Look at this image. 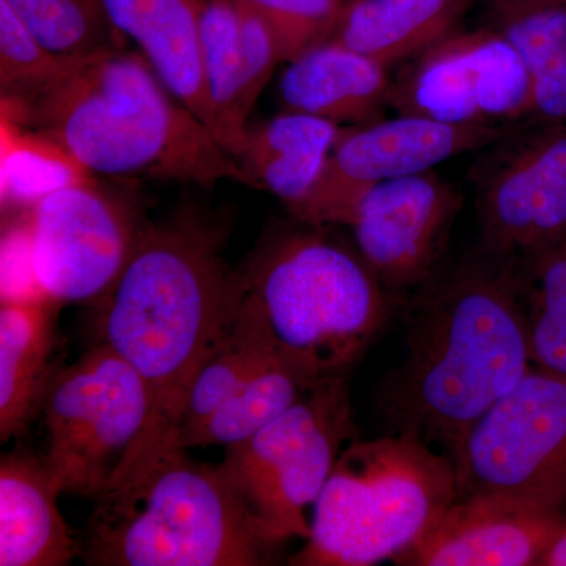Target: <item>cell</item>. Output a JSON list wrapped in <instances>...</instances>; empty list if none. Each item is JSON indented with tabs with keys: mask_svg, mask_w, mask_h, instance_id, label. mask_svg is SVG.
<instances>
[{
	"mask_svg": "<svg viewBox=\"0 0 566 566\" xmlns=\"http://www.w3.org/2000/svg\"><path fill=\"white\" fill-rule=\"evenodd\" d=\"M415 296L403 360L376 403L389 433L419 436L452 458L476 420L532 370L520 263L482 248Z\"/></svg>",
	"mask_w": 566,
	"mask_h": 566,
	"instance_id": "1",
	"label": "cell"
},
{
	"mask_svg": "<svg viewBox=\"0 0 566 566\" xmlns=\"http://www.w3.org/2000/svg\"><path fill=\"white\" fill-rule=\"evenodd\" d=\"M233 282L208 230L170 223L140 229L122 273L93 301L96 342L150 390V422L126 463L177 442L186 392L226 324Z\"/></svg>",
	"mask_w": 566,
	"mask_h": 566,
	"instance_id": "2",
	"label": "cell"
},
{
	"mask_svg": "<svg viewBox=\"0 0 566 566\" xmlns=\"http://www.w3.org/2000/svg\"><path fill=\"white\" fill-rule=\"evenodd\" d=\"M2 115L59 142L92 174L147 175L205 188L245 182L237 159L140 52H99L31 102L2 103Z\"/></svg>",
	"mask_w": 566,
	"mask_h": 566,
	"instance_id": "3",
	"label": "cell"
},
{
	"mask_svg": "<svg viewBox=\"0 0 566 566\" xmlns=\"http://www.w3.org/2000/svg\"><path fill=\"white\" fill-rule=\"evenodd\" d=\"M80 546L98 566H262L283 545L218 465L196 463L172 441L123 465L93 499Z\"/></svg>",
	"mask_w": 566,
	"mask_h": 566,
	"instance_id": "4",
	"label": "cell"
},
{
	"mask_svg": "<svg viewBox=\"0 0 566 566\" xmlns=\"http://www.w3.org/2000/svg\"><path fill=\"white\" fill-rule=\"evenodd\" d=\"M324 229L303 223L268 238L234 271L233 285L238 311L275 352L318 378L348 374L406 304L357 248Z\"/></svg>",
	"mask_w": 566,
	"mask_h": 566,
	"instance_id": "5",
	"label": "cell"
},
{
	"mask_svg": "<svg viewBox=\"0 0 566 566\" xmlns=\"http://www.w3.org/2000/svg\"><path fill=\"white\" fill-rule=\"evenodd\" d=\"M452 458L412 433L352 441L316 499L293 566H371L400 557L457 501Z\"/></svg>",
	"mask_w": 566,
	"mask_h": 566,
	"instance_id": "6",
	"label": "cell"
},
{
	"mask_svg": "<svg viewBox=\"0 0 566 566\" xmlns=\"http://www.w3.org/2000/svg\"><path fill=\"white\" fill-rule=\"evenodd\" d=\"M348 374L318 379L283 415L227 447L218 464L274 542L307 539V509L354 441Z\"/></svg>",
	"mask_w": 566,
	"mask_h": 566,
	"instance_id": "7",
	"label": "cell"
},
{
	"mask_svg": "<svg viewBox=\"0 0 566 566\" xmlns=\"http://www.w3.org/2000/svg\"><path fill=\"white\" fill-rule=\"evenodd\" d=\"M41 406L44 465L62 493L92 501L139 444L151 415L144 379L102 342L52 376Z\"/></svg>",
	"mask_w": 566,
	"mask_h": 566,
	"instance_id": "8",
	"label": "cell"
},
{
	"mask_svg": "<svg viewBox=\"0 0 566 566\" xmlns=\"http://www.w3.org/2000/svg\"><path fill=\"white\" fill-rule=\"evenodd\" d=\"M452 460L457 499L497 495L566 515V379L532 367Z\"/></svg>",
	"mask_w": 566,
	"mask_h": 566,
	"instance_id": "9",
	"label": "cell"
},
{
	"mask_svg": "<svg viewBox=\"0 0 566 566\" xmlns=\"http://www.w3.org/2000/svg\"><path fill=\"white\" fill-rule=\"evenodd\" d=\"M509 134L505 125H450L406 114L344 126L314 188L290 212L308 226H349L375 186L428 172Z\"/></svg>",
	"mask_w": 566,
	"mask_h": 566,
	"instance_id": "10",
	"label": "cell"
},
{
	"mask_svg": "<svg viewBox=\"0 0 566 566\" xmlns=\"http://www.w3.org/2000/svg\"><path fill=\"white\" fill-rule=\"evenodd\" d=\"M387 104L450 125H505L531 117V80L497 28L453 32L417 55Z\"/></svg>",
	"mask_w": 566,
	"mask_h": 566,
	"instance_id": "11",
	"label": "cell"
},
{
	"mask_svg": "<svg viewBox=\"0 0 566 566\" xmlns=\"http://www.w3.org/2000/svg\"><path fill=\"white\" fill-rule=\"evenodd\" d=\"M33 266L54 303H93L114 283L140 229L128 205L96 181L71 186L29 211Z\"/></svg>",
	"mask_w": 566,
	"mask_h": 566,
	"instance_id": "12",
	"label": "cell"
},
{
	"mask_svg": "<svg viewBox=\"0 0 566 566\" xmlns=\"http://www.w3.org/2000/svg\"><path fill=\"white\" fill-rule=\"evenodd\" d=\"M502 153L479 182L482 248L523 263L566 243V125Z\"/></svg>",
	"mask_w": 566,
	"mask_h": 566,
	"instance_id": "13",
	"label": "cell"
},
{
	"mask_svg": "<svg viewBox=\"0 0 566 566\" xmlns=\"http://www.w3.org/2000/svg\"><path fill=\"white\" fill-rule=\"evenodd\" d=\"M461 202L457 189L433 170L365 193L349 227L357 251L387 292L405 300L434 277Z\"/></svg>",
	"mask_w": 566,
	"mask_h": 566,
	"instance_id": "14",
	"label": "cell"
},
{
	"mask_svg": "<svg viewBox=\"0 0 566 566\" xmlns=\"http://www.w3.org/2000/svg\"><path fill=\"white\" fill-rule=\"evenodd\" d=\"M565 520L560 513L497 495L457 499L433 528L394 564L536 566Z\"/></svg>",
	"mask_w": 566,
	"mask_h": 566,
	"instance_id": "15",
	"label": "cell"
},
{
	"mask_svg": "<svg viewBox=\"0 0 566 566\" xmlns=\"http://www.w3.org/2000/svg\"><path fill=\"white\" fill-rule=\"evenodd\" d=\"M112 28L133 40L159 80L219 142L205 80L200 11L203 0H103Z\"/></svg>",
	"mask_w": 566,
	"mask_h": 566,
	"instance_id": "16",
	"label": "cell"
},
{
	"mask_svg": "<svg viewBox=\"0 0 566 566\" xmlns=\"http://www.w3.org/2000/svg\"><path fill=\"white\" fill-rule=\"evenodd\" d=\"M390 84L387 66L329 40L289 62L279 95L285 111L354 126L379 120Z\"/></svg>",
	"mask_w": 566,
	"mask_h": 566,
	"instance_id": "17",
	"label": "cell"
},
{
	"mask_svg": "<svg viewBox=\"0 0 566 566\" xmlns=\"http://www.w3.org/2000/svg\"><path fill=\"white\" fill-rule=\"evenodd\" d=\"M62 493L43 460L13 452L0 461V565L63 566L81 554L59 510Z\"/></svg>",
	"mask_w": 566,
	"mask_h": 566,
	"instance_id": "18",
	"label": "cell"
},
{
	"mask_svg": "<svg viewBox=\"0 0 566 566\" xmlns=\"http://www.w3.org/2000/svg\"><path fill=\"white\" fill-rule=\"evenodd\" d=\"M342 128L290 111L248 128L237 158L245 185L273 193L292 210L314 188Z\"/></svg>",
	"mask_w": 566,
	"mask_h": 566,
	"instance_id": "19",
	"label": "cell"
},
{
	"mask_svg": "<svg viewBox=\"0 0 566 566\" xmlns=\"http://www.w3.org/2000/svg\"><path fill=\"white\" fill-rule=\"evenodd\" d=\"M472 0H346L331 40L389 69L457 32Z\"/></svg>",
	"mask_w": 566,
	"mask_h": 566,
	"instance_id": "20",
	"label": "cell"
},
{
	"mask_svg": "<svg viewBox=\"0 0 566 566\" xmlns=\"http://www.w3.org/2000/svg\"><path fill=\"white\" fill-rule=\"evenodd\" d=\"M54 301H20L0 307V438L20 436L43 403L51 378Z\"/></svg>",
	"mask_w": 566,
	"mask_h": 566,
	"instance_id": "21",
	"label": "cell"
},
{
	"mask_svg": "<svg viewBox=\"0 0 566 566\" xmlns=\"http://www.w3.org/2000/svg\"><path fill=\"white\" fill-rule=\"evenodd\" d=\"M273 354L279 353L238 311L232 294V305L221 334L197 368L186 392L175 438L177 444L191 449L193 439L211 416Z\"/></svg>",
	"mask_w": 566,
	"mask_h": 566,
	"instance_id": "22",
	"label": "cell"
},
{
	"mask_svg": "<svg viewBox=\"0 0 566 566\" xmlns=\"http://www.w3.org/2000/svg\"><path fill=\"white\" fill-rule=\"evenodd\" d=\"M93 174L59 142L2 115L0 203L3 218L31 211L52 193L93 182Z\"/></svg>",
	"mask_w": 566,
	"mask_h": 566,
	"instance_id": "23",
	"label": "cell"
},
{
	"mask_svg": "<svg viewBox=\"0 0 566 566\" xmlns=\"http://www.w3.org/2000/svg\"><path fill=\"white\" fill-rule=\"evenodd\" d=\"M531 80V117L566 125V2L495 9Z\"/></svg>",
	"mask_w": 566,
	"mask_h": 566,
	"instance_id": "24",
	"label": "cell"
},
{
	"mask_svg": "<svg viewBox=\"0 0 566 566\" xmlns=\"http://www.w3.org/2000/svg\"><path fill=\"white\" fill-rule=\"evenodd\" d=\"M318 379L322 378L281 354H273L211 416L192 447L227 449L251 438L283 415Z\"/></svg>",
	"mask_w": 566,
	"mask_h": 566,
	"instance_id": "25",
	"label": "cell"
},
{
	"mask_svg": "<svg viewBox=\"0 0 566 566\" xmlns=\"http://www.w3.org/2000/svg\"><path fill=\"white\" fill-rule=\"evenodd\" d=\"M200 40L205 80L219 126V144L237 159L243 150L249 128L240 112L241 29L238 0H203Z\"/></svg>",
	"mask_w": 566,
	"mask_h": 566,
	"instance_id": "26",
	"label": "cell"
},
{
	"mask_svg": "<svg viewBox=\"0 0 566 566\" xmlns=\"http://www.w3.org/2000/svg\"><path fill=\"white\" fill-rule=\"evenodd\" d=\"M532 367L566 379V243L520 263Z\"/></svg>",
	"mask_w": 566,
	"mask_h": 566,
	"instance_id": "27",
	"label": "cell"
},
{
	"mask_svg": "<svg viewBox=\"0 0 566 566\" xmlns=\"http://www.w3.org/2000/svg\"><path fill=\"white\" fill-rule=\"evenodd\" d=\"M55 54L87 59L120 48L103 0H3Z\"/></svg>",
	"mask_w": 566,
	"mask_h": 566,
	"instance_id": "28",
	"label": "cell"
},
{
	"mask_svg": "<svg viewBox=\"0 0 566 566\" xmlns=\"http://www.w3.org/2000/svg\"><path fill=\"white\" fill-rule=\"evenodd\" d=\"M93 57V55H92ZM87 59L55 54L0 0V91L2 103L20 106L65 80Z\"/></svg>",
	"mask_w": 566,
	"mask_h": 566,
	"instance_id": "29",
	"label": "cell"
},
{
	"mask_svg": "<svg viewBox=\"0 0 566 566\" xmlns=\"http://www.w3.org/2000/svg\"><path fill=\"white\" fill-rule=\"evenodd\" d=\"M273 32L281 62L334 36L346 0H248Z\"/></svg>",
	"mask_w": 566,
	"mask_h": 566,
	"instance_id": "30",
	"label": "cell"
},
{
	"mask_svg": "<svg viewBox=\"0 0 566 566\" xmlns=\"http://www.w3.org/2000/svg\"><path fill=\"white\" fill-rule=\"evenodd\" d=\"M241 29V96L240 112L248 123L249 115L281 63L277 43L266 22L248 0H238Z\"/></svg>",
	"mask_w": 566,
	"mask_h": 566,
	"instance_id": "31",
	"label": "cell"
},
{
	"mask_svg": "<svg viewBox=\"0 0 566 566\" xmlns=\"http://www.w3.org/2000/svg\"><path fill=\"white\" fill-rule=\"evenodd\" d=\"M43 300L48 297L33 266L29 211L7 216L2 230V303Z\"/></svg>",
	"mask_w": 566,
	"mask_h": 566,
	"instance_id": "32",
	"label": "cell"
},
{
	"mask_svg": "<svg viewBox=\"0 0 566 566\" xmlns=\"http://www.w3.org/2000/svg\"><path fill=\"white\" fill-rule=\"evenodd\" d=\"M536 566H566V520L543 551Z\"/></svg>",
	"mask_w": 566,
	"mask_h": 566,
	"instance_id": "33",
	"label": "cell"
},
{
	"mask_svg": "<svg viewBox=\"0 0 566 566\" xmlns=\"http://www.w3.org/2000/svg\"><path fill=\"white\" fill-rule=\"evenodd\" d=\"M495 9H512V7L543 6V3H565L566 0H491Z\"/></svg>",
	"mask_w": 566,
	"mask_h": 566,
	"instance_id": "34",
	"label": "cell"
}]
</instances>
